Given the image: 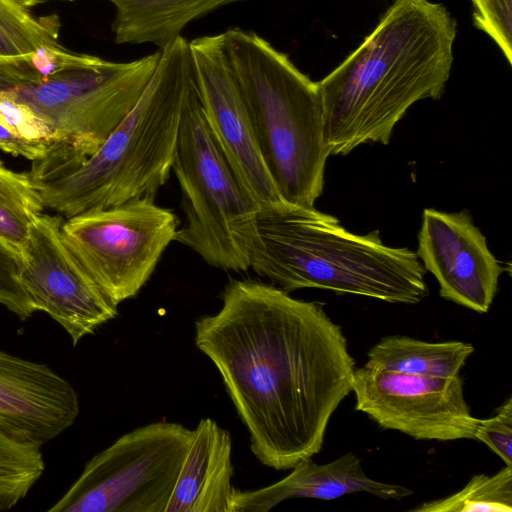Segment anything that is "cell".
Returning a JSON list of instances; mask_svg holds the SVG:
<instances>
[{
  "instance_id": "1",
  "label": "cell",
  "mask_w": 512,
  "mask_h": 512,
  "mask_svg": "<svg viewBox=\"0 0 512 512\" xmlns=\"http://www.w3.org/2000/svg\"><path fill=\"white\" fill-rule=\"evenodd\" d=\"M221 298L217 313L196 320L195 344L220 373L254 456L290 470L322 449L352 392L347 339L321 303L274 284L231 279Z\"/></svg>"
},
{
  "instance_id": "2",
  "label": "cell",
  "mask_w": 512,
  "mask_h": 512,
  "mask_svg": "<svg viewBox=\"0 0 512 512\" xmlns=\"http://www.w3.org/2000/svg\"><path fill=\"white\" fill-rule=\"evenodd\" d=\"M456 35L443 4L395 0L362 43L318 81L330 155L388 144L414 103L441 98Z\"/></svg>"
},
{
  "instance_id": "3",
  "label": "cell",
  "mask_w": 512,
  "mask_h": 512,
  "mask_svg": "<svg viewBox=\"0 0 512 512\" xmlns=\"http://www.w3.org/2000/svg\"><path fill=\"white\" fill-rule=\"evenodd\" d=\"M160 51L137 104L93 154L77 155L55 143L33 161L29 174L44 208L70 218L155 195L167 182L193 61L182 36Z\"/></svg>"
},
{
  "instance_id": "4",
  "label": "cell",
  "mask_w": 512,
  "mask_h": 512,
  "mask_svg": "<svg viewBox=\"0 0 512 512\" xmlns=\"http://www.w3.org/2000/svg\"><path fill=\"white\" fill-rule=\"evenodd\" d=\"M250 268L286 292L331 290L396 304L428 295L416 252L384 244L378 230L354 234L313 208L283 202L259 210Z\"/></svg>"
},
{
  "instance_id": "5",
  "label": "cell",
  "mask_w": 512,
  "mask_h": 512,
  "mask_svg": "<svg viewBox=\"0 0 512 512\" xmlns=\"http://www.w3.org/2000/svg\"><path fill=\"white\" fill-rule=\"evenodd\" d=\"M222 34L261 156L279 195L289 204L313 208L323 192L330 156L318 82L255 32L234 27Z\"/></svg>"
},
{
  "instance_id": "6",
  "label": "cell",
  "mask_w": 512,
  "mask_h": 512,
  "mask_svg": "<svg viewBox=\"0 0 512 512\" xmlns=\"http://www.w3.org/2000/svg\"><path fill=\"white\" fill-rule=\"evenodd\" d=\"M161 51L129 62L72 52L61 44L0 57V93L27 105L81 156L93 154L137 104Z\"/></svg>"
},
{
  "instance_id": "7",
  "label": "cell",
  "mask_w": 512,
  "mask_h": 512,
  "mask_svg": "<svg viewBox=\"0 0 512 512\" xmlns=\"http://www.w3.org/2000/svg\"><path fill=\"white\" fill-rule=\"evenodd\" d=\"M172 170L181 188L185 213L174 241L216 268L248 270L257 242L260 209L235 175L207 123L194 66L184 94Z\"/></svg>"
},
{
  "instance_id": "8",
  "label": "cell",
  "mask_w": 512,
  "mask_h": 512,
  "mask_svg": "<svg viewBox=\"0 0 512 512\" xmlns=\"http://www.w3.org/2000/svg\"><path fill=\"white\" fill-rule=\"evenodd\" d=\"M193 430L175 422L138 427L93 456L49 512H165Z\"/></svg>"
},
{
  "instance_id": "9",
  "label": "cell",
  "mask_w": 512,
  "mask_h": 512,
  "mask_svg": "<svg viewBox=\"0 0 512 512\" xmlns=\"http://www.w3.org/2000/svg\"><path fill=\"white\" fill-rule=\"evenodd\" d=\"M154 196L91 210L62 224L69 250L117 306L138 294L175 239L179 219Z\"/></svg>"
},
{
  "instance_id": "10",
  "label": "cell",
  "mask_w": 512,
  "mask_h": 512,
  "mask_svg": "<svg viewBox=\"0 0 512 512\" xmlns=\"http://www.w3.org/2000/svg\"><path fill=\"white\" fill-rule=\"evenodd\" d=\"M352 392L357 411L416 440L474 439L480 421L466 402L460 375H416L365 363L355 369Z\"/></svg>"
},
{
  "instance_id": "11",
  "label": "cell",
  "mask_w": 512,
  "mask_h": 512,
  "mask_svg": "<svg viewBox=\"0 0 512 512\" xmlns=\"http://www.w3.org/2000/svg\"><path fill=\"white\" fill-rule=\"evenodd\" d=\"M59 216L40 213L20 253V283L36 311L47 313L73 345L118 315V306L100 289L69 250Z\"/></svg>"
},
{
  "instance_id": "12",
  "label": "cell",
  "mask_w": 512,
  "mask_h": 512,
  "mask_svg": "<svg viewBox=\"0 0 512 512\" xmlns=\"http://www.w3.org/2000/svg\"><path fill=\"white\" fill-rule=\"evenodd\" d=\"M189 46L207 123L235 175L260 210L285 202L261 156L223 34L195 38Z\"/></svg>"
},
{
  "instance_id": "13",
  "label": "cell",
  "mask_w": 512,
  "mask_h": 512,
  "mask_svg": "<svg viewBox=\"0 0 512 512\" xmlns=\"http://www.w3.org/2000/svg\"><path fill=\"white\" fill-rule=\"evenodd\" d=\"M416 254L436 278L442 298L477 313L489 311L507 269L467 210L424 209Z\"/></svg>"
},
{
  "instance_id": "14",
  "label": "cell",
  "mask_w": 512,
  "mask_h": 512,
  "mask_svg": "<svg viewBox=\"0 0 512 512\" xmlns=\"http://www.w3.org/2000/svg\"><path fill=\"white\" fill-rule=\"evenodd\" d=\"M80 411L73 385L43 363L0 350V427L42 446L69 428Z\"/></svg>"
},
{
  "instance_id": "15",
  "label": "cell",
  "mask_w": 512,
  "mask_h": 512,
  "mask_svg": "<svg viewBox=\"0 0 512 512\" xmlns=\"http://www.w3.org/2000/svg\"><path fill=\"white\" fill-rule=\"evenodd\" d=\"M291 470L286 477L266 487L233 488L229 512H267L291 498L334 500L364 492L384 500H402L413 494L405 486L368 477L360 457L352 452L325 464H318L311 457Z\"/></svg>"
},
{
  "instance_id": "16",
  "label": "cell",
  "mask_w": 512,
  "mask_h": 512,
  "mask_svg": "<svg viewBox=\"0 0 512 512\" xmlns=\"http://www.w3.org/2000/svg\"><path fill=\"white\" fill-rule=\"evenodd\" d=\"M233 475L230 433L211 418L201 419L165 512H229Z\"/></svg>"
},
{
  "instance_id": "17",
  "label": "cell",
  "mask_w": 512,
  "mask_h": 512,
  "mask_svg": "<svg viewBox=\"0 0 512 512\" xmlns=\"http://www.w3.org/2000/svg\"><path fill=\"white\" fill-rule=\"evenodd\" d=\"M115 7L112 31L117 44L151 43L164 49L194 19L245 0H107Z\"/></svg>"
},
{
  "instance_id": "18",
  "label": "cell",
  "mask_w": 512,
  "mask_h": 512,
  "mask_svg": "<svg viewBox=\"0 0 512 512\" xmlns=\"http://www.w3.org/2000/svg\"><path fill=\"white\" fill-rule=\"evenodd\" d=\"M473 352V345L462 341L427 342L393 335L369 349L366 363L409 374L451 377L459 375Z\"/></svg>"
},
{
  "instance_id": "19",
  "label": "cell",
  "mask_w": 512,
  "mask_h": 512,
  "mask_svg": "<svg viewBox=\"0 0 512 512\" xmlns=\"http://www.w3.org/2000/svg\"><path fill=\"white\" fill-rule=\"evenodd\" d=\"M43 209L30 174L15 172L0 160V241L20 255L32 221Z\"/></svg>"
},
{
  "instance_id": "20",
  "label": "cell",
  "mask_w": 512,
  "mask_h": 512,
  "mask_svg": "<svg viewBox=\"0 0 512 512\" xmlns=\"http://www.w3.org/2000/svg\"><path fill=\"white\" fill-rule=\"evenodd\" d=\"M60 24L56 14L35 17L16 0H0V57L26 55L60 44Z\"/></svg>"
},
{
  "instance_id": "21",
  "label": "cell",
  "mask_w": 512,
  "mask_h": 512,
  "mask_svg": "<svg viewBox=\"0 0 512 512\" xmlns=\"http://www.w3.org/2000/svg\"><path fill=\"white\" fill-rule=\"evenodd\" d=\"M411 512H511L512 467L493 475L477 474L458 492L424 502Z\"/></svg>"
},
{
  "instance_id": "22",
  "label": "cell",
  "mask_w": 512,
  "mask_h": 512,
  "mask_svg": "<svg viewBox=\"0 0 512 512\" xmlns=\"http://www.w3.org/2000/svg\"><path fill=\"white\" fill-rule=\"evenodd\" d=\"M41 446L0 427V512L16 506L44 472Z\"/></svg>"
},
{
  "instance_id": "23",
  "label": "cell",
  "mask_w": 512,
  "mask_h": 512,
  "mask_svg": "<svg viewBox=\"0 0 512 512\" xmlns=\"http://www.w3.org/2000/svg\"><path fill=\"white\" fill-rule=\"evenodd\" d=\"M474 26L497 44L512 64V0H471Z\"/></svg>"
},
{
  "instance_id": "24",
  "label": "cell",
  "mask_w": 512,
  "mask_h": 512,
  "mask_svg": "<svg viewBox=\"0 0 512 512\" xmlns=\"http://www.w3.org/2000/svg\"><path fill=\"white\" fill-rule=\"evenodd\" d=\"M20 262V255L0 241V304L25 321L36 310L20 283Z\"/></svg>"
},
{
  "instance_id": "25",
  "label": "cell",
  "mask_w": 512,
  "mask_h": 512,
  "mask_svg": "<svg viewBox=\"0 0 512 512\" xmlns=\"http://www.w3.org/2000/svg\"><path fill=\"white\" fill-rule=\"evenodd\" d=\"M0 120L17 136L49 143L59 142L54 130L27 105L0 93Z\"/></svg>"
},
{
  "instance_id": "26",
  "label": "cell",
  "mask_w": 512,
  "mask_h": 512,
  "mask_svg": "<svg viewBox=\"0 0 512 512\" xmlns=\"http://www.w3.org/2000/svg\"><path fill=\"white\" fill-rule=\"evenodd\" d=\"M474 439L490 448L505 466L512 467V399L508 398L487 419H480Z\"/></svg>"
},
{
  "instance_id": "27",
  "label": "cell",
  "mask_w": 512,
  "mask_h": 512,
  "mask_svg": "<svg viewBox=\"0 0 512 512\" xmlns=\"http://www.w3.org/2000/svg\"><path fill=\"white\" fill-rule=\"evenodd\" d=\"M54 144L21 138L0 120V149L7 153L22 156L33 162L45 157Z\"/></svg>"
},
{
  "instance_id": "28",
  "label": "cell",
  "mask_w": 512,
  "mask_h": 512,
  "mask_svg": "<svg viewBox=\"0 0 512 512\" xmlns=\"http://www.w3.org/2000/svg\"><path fill=\"white\" fill-rule=\"evenodd\" d=\"M16 1L18 3H20L21 5H23L24 7H32L34 5L44 3L47 1H51V0H16ZM69 1H71V0H69Z\"/></svg>"
}]
</instances>
